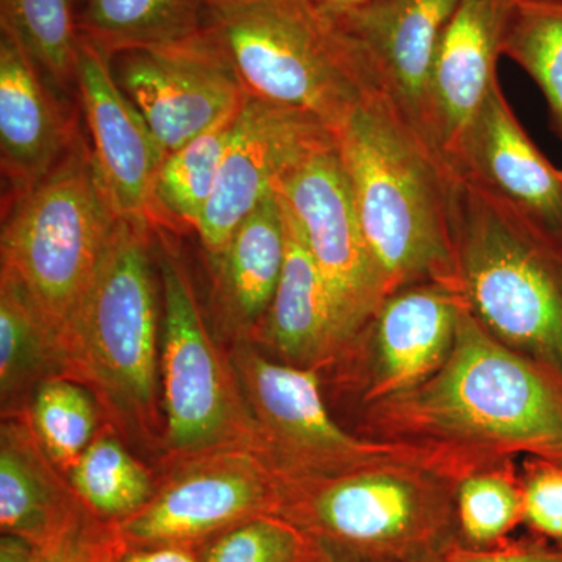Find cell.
Here are the masks:
<instances>
[{
    "label": "cell",
    "mask_w": 562,
    "mask_h": 562,
    "mask_svg": "<svg viewBox=\"0 0 562 562\" xmlns=\"http://www.w3.org/2000/svg\"><path fill=\"white\" fill-rule=\"evenodd\" d=\"M355 209L387 292L436 281L458 290L450 166L379 92L335 133Z\"/></svg>",
    "instance_id": "obj_1"
},
{
    "label": "cell",
    "mask_w": 562,
    "mask_h": 562,
    "mask_svg": "<svg viewBox=\"0 0 562 562\" xmlns=\"http://www.w3.org/2000/svg\"><path fill=\"white\" fill-rule=\"evenodd\" d=\"M310 2L324 13L330 14V16H339V14L357 9L368 0H310Z\"/></svg>",
    "instance_id": "obj_38"
},
{
    "label": "cell",
    "mask_w": 562,
    "mask_h": 562,
    "mask_svg": "<svg viewBox=\"0 0 562 562\" xmlns=\"http://www.w3.org/2000/svg\"><path fill=\"white\" fill-rule=\"evenodd\" d=\"M99 408L88 387L66 376L47 380L33 395L25 416L41 446L65 475L101 431Z\"/></svg>",
    "instance_id": "obj_28"
},
{
    "label": "cell",
    "mask_w": 562,
    "mask_h": 562,
    "mask_svg": "<svg viewBox=\"0 0 562 562\" xmlns=\"http://www.w3.org/2000/svg\"><path fill=\"white\" fill-rule=\"evenodd\" d=\"M446 162L562 247V172L525 132L498 81Z\"/></svg>",
    "instance_id": "obj_14"
},
{
    "label": "cell",
    "mask_w": 562,
    "mask_h": 562,
    "mask_svg": "<svg viewBox=\"0 0 562 562\" xmlns=\"http://www.w3.org/2000/svg\"><path fill=\"white\" fill-rule=\"evenodd\" d=\"M158 273L162 450L180 461L228 447L260 450L257 425L231 357L214 342L187 269L165 239Z\"/></svg>",
    "instance_id": "obj_7"
},
{
    "label": "cell",
    "mask_w": 562,
    "mask_h": 562,
    "mask_svg": "<svg viewBox=\"0 0 562 562\" xmlns=\"http://www.w3.org/2000/svg\"><path fill=\"white\" fill-rule=\"evenodd\" d=\"M299 562H330L327 560V558L324 557L321 552H313L312 554H308V557L303 558V560Z\"/></svg>",
    "instance_id": "obj_39"
},
{
    "label": "cell",
    "mask_w": 562,
    "mask_h": 562,
    "mask_svg": "<svg viewBox=\"0 0 562 562\" xmlns=\"http://www.w3.org/2000/svg\"><path fill=\"white\" fill-rule=\"evenodd\" d=\"M458 3L460 0H368L331 16L353 44L369 91L394 103L428 143L432 61Z\"/></svg>",
    "instance_id": "obj_13"
},
{
    "label": "cell",
    "mask_w": 562,
    "mask_h": 562,
    "mask_svg": "<svg viewBox=\"0 0 562 562\" xmlns=\"http://www.w3.org/2000/svg\"><path fill=\"white\" fill-rule=\"evenodd\" d=\"M231 360L269 461L283 454L319 465L372 452L331 419L313 369L277 364L244 341L236 344Z\"/></svg>",
    "instance_id": "obj_15"
},
{
    "label": "cell",
    "mask_w": 562,
    "mask_h": 562,
    "mask_svg": "<svg viewBox=\"0 0 562 562\" xmlns=\"http://www.w3.org/2000/svg\"><path fill=\"white\" fill-rule=\"evenodd\" d=\"M36 547L20 536L2 535L0 538V562H35Z\"/></svg>",
    "instance_id": "obj_36"
},
{
    "label": "cell",
    "mask_w": 562,
    "mask_h": 562,
    "mask_svg": "<svg viewBox=\"0 0 562 562\" xmlns=\"http://www.w3.org/2000/svg\"><path fill=\"white\" fill-rule=\"evenodd\" d=\"M16 36L0 35V154L13 202L49 176L79 128L66 120Z\"/></svg>",
    "instance_id": "obj_18"
},
{
    "label": "cell",
    "mask_w": 562,
    "mask_h": 562,
    "mask_svg": "<svg viewBox=\"0 0 562 562\" xmlns=\"http://www.w3.org/2000/svg\"><path fill=\"white\" fill-rule=\"evenodd\" d=\"M116 217L92 150L77 132L49 176L13 202L3 224L2 277L24 292L58 351Z\"/></svg>",
    "instance_id": "obj_5"
},
{
    "label": "cell",
    "mask_w": 562,
    "mask_h": 562,
    "mask_svg": "<svg viewBox=\"0 0 562 562\" xmlns=\"http://www.w3.org/2000/svg\"><path fill=\"white\" fill-rule=\"evenodd\" d=\"M514 0H460L436 50L428 83V139L446 160L497 79Z\"/></svg>",
    "instance_id": "obj_17"
},
{
    "label": "cell",
    "mask_w": 562,
    "mask_h": 562,
    "mask_svg": "<svg viewBox=\"0 0 562 562\" xmlns=\"http://www.w3.org/2000/svg\"><path fill=\"white\" fill-rule=\"evenodd\" d=\"M66 476L87 512L110 527L135 516L157 492L149 469L111 427L98 432Z\"/></svg>",
    "instance_id": "obj_25"
},
{
    "label": "cell",
    "mask_w": 562,
    "mask_h": 562,
    "mask_svg": "<svg viewBox=\"0 0 562 562\" xmlns=\"http://www.w3.org/2000/svg\"><path fill=\"white\" fill-rule=\"evenodd\" d=\"M462 306L464 301L457 288L436 281L391 292L373 316V394H405L430 380L452 351Z\"/></svg>",
    "instance_id": "obj_19"
},
{
    "label": "cell",
    "mask_w": 562,
    "mask_h": 562,
    "mask_svg": "<svg viewBox=\"0 0 562 562\" xmlns=\"http://www.w3.org/2000/svg\"><path fill=\"white\" fill-rule=\"evenodd\" d=\"M206 27L247 94L335 133L369 92L349 36L310 0H209Z\"/></svg>",
    "instance_id": "obj_4"
},
{
    "label": "cell",
    "mask_w": 562,
    "mask_h": 562,
    "mask_svg": "<svg viewBox=\"0 0 562 562\" xmlns=\"http://www.w3.org/2000/svg\"><path fill=\"white\" fill-rule=\"evenodd\" d=\"M116 536L113 528L105 525L95 536L88 549L87 557L83 562H117L116 560Z\"/></svg>",
    "instance_id": "obj_37"
},
{
    "label": "cell",
    "mask_w": 562,
    "mask_h": 562,
    "mask_svg": "<svg viewBox=\"0 0 562 562\" xmlns=\"http://www.w3.org/2000/svg\"><path fill=\"white\" fill-rule=\"evenodd\" d=\"M202 562H299L316 547L276 514L251 517L195 547Z\"/></svg>",
    "instance_id": "obj_30"
},
{
    "label": "cell",
    "mask_w": 562,
    "mask_h": 562,
    "mask_svg": "<svg viewBox=\"0 0 562 562\" xmlns=\"http://www.w3.org/2000/svg\"><path fill=\"white\" fill-rule=\"evenodd\" d=\"M522 516L528 525L562 546V464L546 460L532 469L522 491Z\"/></svg>",
    "instance_id": "obj_32"
},
{
    "label": "cell",
    "mask_w": 562,
    "mask_h": 562,
    "mask_svg": "<svg viewBox=\"0 0 562 562\" xmlns=\"http://www.w3.org/2000/svg\"><path fill=\"white\" fill-rule=\"evenodd\" d=\"M431 562H562L560 549L549 547H513L494 552H471V550H450Z\"/></svg>",
    "instance_id": "obj_33"
},
{
    "label": "cell",
    "mask_w": 562,
    "mask_h": 562,
    "mask_svg": "<svg viewBox=\"0 0 562 562\" xmlns=\"http://www.w3.org/2000/svg\"><path fill=\"white\" fill-rule=\"evenodd\" d=\"M458 291L498 341L562 373V247L452 168Z\"/></svg>",
    "instance_id": "obj_3"
},
{
    "label": "cell",
    "mask_w": 562,
    "mask_h": 562,
    "mask_svg": "<svg viewBox=\"0 0 562 562\" xmlns=\"http://www.w3.org/2000/svg\"><path fill=\"white\" fill-rule=\"evenodd\" d=\"M458 519L471 546H492L524 519L522 492L498 476H473L458 495Z\"/></svg>",
    "instance_id": "obj_31"
},
{
    "label": "cell",
    "mask_w": 562,
    "mask_h": 562,
    "mask_svg": "<svg viewBox=\"0 0 562 562\" xmlns=\"http://www.w3.org/2000/svg\"><path fill=\"white\" fill-rule=\"evenodd\" d=\"M103 527L105 524L91 519L60 541L46 547H36L35 562H83L91 542Z\"/></svg>",
    "instance_id": "obj_34"
},
{
    "label": "cell",
    "mask_w": 562,
    "mask_h": 562,
    "mask_svg": "<svg viewBox=\"0 0 562 562\" xmlns=\"http://www.w3.org/2000/svg\"><path fill=\"white\" fill-rule=\"evenodd\" d=\"M209 0H87L77 29L106 57L181 43L205 31Z\"/></svg>",
    "instance_id": "obj_23"
},
{
    "label": "cell",
    "mask_w": 562,
    "mask_h": 562,
    "mask_svg": "<svg viewBox=\"0 0 562 562\" xmlns=\"http://www.w3.org/2000/svg\"><path fill=\"white\" fill-rule=\"evenodd\" d=\"M286 257V225L277 191L255 209L231 241L211 257L216 302L228 327L249 331L265 324Z\"/></svg>",
    "instance_id": "obj_21"
},
{
    "label": "cell",
    "mask_w": 562,
    "mask_h": 562,
    "mask_svg": "<svg viewBox=\"0 0 562 562\" xmlns=\"http://www.w3.org/2000/svg\"><path fill=\"white\" fill-rule=\"evenodd\" d=\"M151 501L114 525L124 546L199 547L262 514L280 516L286 487L251 447H228L181 460Z\"/></svg>",
    "instance_id": "obj_9"
},
{
    "label": "cell",
    "mask_w": 562,
    "mask_h": 562,
    "mask_svg": "<svg viewBox=\"0 0 562 562\" xmlns=\"http://www.w3.org/2000/svg\"><path fill=\"white\" fill-rule=\"evenodd\" d=\"M276 191L319 268L341 344L373 319L390 292L366 243L336 140L286 173Z\"/></svg>",
    "instance_id": "obj_10"
},
{
    "label": "cell",
    "mask_w": 562,
    "mask_h": 562,
    "mask_svg": "<svg viewBox=\"0 0 562 562\" xmlns=\"http://www.w3.org/2000/svg\"><path fill=\"white\" fill-rule=\"evenodd\" d=\"M110 60L80 36L76 83L92 139V157L116 216L155 224L154 184L166 155L140 111L117 83Z\"/></svg>",
    "instance_id": "obj_16"
},
{
    "label": "cell",
    "mask_w": 562,
    "mask_h": 562,
    "mask_svg": "<svg viewBox=\"0 0 562 562\" xmlns=\"http://www.w3.org/2000/svg\"><path fill=\"white\" fill-rule=\"evenodd\" d=\"M281 206L286 225V257L262 325L273 347L295 366L305 368L335 349L339 339L330 295L319 268L297 222L283 202Z\"/></svg>",
    "instance_id": "obj_22"
},
{
    "label": "cell",
    "mask_w": 562,
    "mask_h": 562,
    "mask_svg": "<svg viewBox=\"0 0 562 562\" xmlns=\"http://www.w3.org/2000/svg\"><path fill=\"white\" fill-rule=\"evenodd\" d=\"M409 401L431 430L562 464V373L509 351L465 303L449 358Z\"/></svg>",
    "instance_id": "obj_6"
},
{
    "label": "cell",
    "mask_w": 562,
    "mask_h": 562,
    "mask_svg": "<svg viewBox=\"0 0 562 562\" xmlns=\"http://www.w3.org/2000/svg\"><path fill=\"white\" fill-rule=\"evenodd\" d=\"M149 221L117 216L60 346L63 376L88 387L117 435L162 450L157 279Z\"/></svg>",
    "instance_id": "obj_2"
},
{
    "label": "cell",
    "mask_w": 562,
    "mask_h": 562,
    "mask_svg": "<svg viewBox=\"0 0 562 562\" xmlns=\"http://www.w3.org/2000/svg\"><path fill=\"white\" fill-rule=\"evenodd\" d=\"M117 83L135 103L165 155L236 113L247 92L209 27L181 43L122 52Z\"/></svg>",
    "instance_id": "obj_11"
},
{
    "label": "cell",
    "mask_w": 562,
    "mask_h": 562,
    "mask_svg": "<svg viewBox=\"0 0 562 562\" xmlns=\"http://www.w3.org/2000/svg\"><path fill=\"white\" fill-rule=\"evenodd\" d=\"M502 55L536 81L562 138V0H514Z\"/></svg>",
    "instance_id": "obj_27"
},
{
    "label": "cell",
    "mask_w": 562,
    "mask_h": 562,
    "mask_svg": "<svg viewBox=\"0 0 562 562\" xmlns=\"http://www.w3.org/2000/svg\"><path fill=\"white\" fill-rule=\"evenodd\" d=\"M335 140V132L312 114L247 94L216 188L195 227L210 257L227 246L236 228L286 173Z\"/></svg>",
    "instance_id": "obj_12"
},
{
    "label": "cell",
    "mask_w": 562,
    "mask_h": 562,
    "mask_svg": "<svg viewBox=\"0 0 562 562\" xmlns=\"http://www.w3.org/2000/svg\"><path fill=\"white\" fill-rule=\"evenodd\" d=\"M280 516L330 562H424L447 527L441 503L412 480L384 472L286 490Z\"/></svg>",
    "instance_id": "obj_8"
},
{
    "label": "cell",
    "mask_w": 562,
    "mask_h": 562,
    "mask_svg": "<svg viewBox=\"0 0 562 562\" xmlns=\"http://www.w3.org/2000/svg\"><path fill=\"white\" fill-rule=\"evenodd\" d=\"M63 376L57 344L14 281L0 277V397L7 416L24 414L47 380Z\"/></svg>",
    "instance_id": "obj_24"
},
{
    "label": "cell",
    "mask_w": 562,
    "mask_h": 562,
    "mask_svg": "<svg viewBox=\"0 0 562 562\" xmlns=\"http://www.w3.org/2000/svg\"><path fill=\"white\" fill-rule=\"evenodd\" d=\"M94 517L41 446L24 414L0 428V530L46 547Z\"/></svg>",
    "instance_id": "obj_20"
},
{
    "label": "cell",
    "mask_w": 562,
    "mask_h": 562,
    "mask_svg": "<svg viewBox=\"0 0 562 562\" xmlns=\"http://www.w3.org/2000/svg\"><path fill=\"white\" fill-rule=\"evenodd\" d=\"M0 24L54 83L76 80L80 35L70 0H0Z\"/></svg>",
    "instance_id": "obj_29"
},
{
    "label": "cell",
    "mask_w": 562,
    "mask_h": 562,
    "mask_svg": "<svg viewBox=\"0 0 562 562\" xmlns=\"http://www.w3.org/2000/svg\"><path fill=\"white\" fill-rule=\"evenodd\" d=\"M238 113L166 155L154 184L155 224L162 221L195 231L216 188Z\"/></svg>",
    "instance_id": "obj_26"
},
{
    "label": "cell",
    "mask_w": 562,
    "mask_h": 562,
    "mask_svg": "<svg viewBox=\"0 0 562 562\" xmlns=\"http://www.w3.org/2000/svg\"><path fill=\"white\" fill-rule=\"evenodd\" d=\"M116 560L117 562H202L195 547L124 546L120 541L116 547Z\"/></svg>",
    "instance_id": "obj_35"
}]
</instances>
